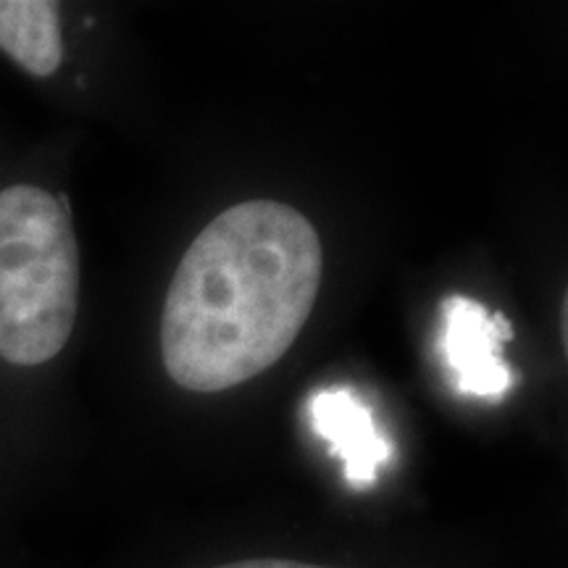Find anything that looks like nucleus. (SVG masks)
Instances as JSON below:
<instances>
[{
	"instance_id": "obj_1",
	"label": "nucleus",
	"mask_w": 568,
	"mask_h": 568,
	"mask_svg": "<svg viewBox=\"0 0 568 568\" xmlns=\"http://www.w3.org/2000/svg\"><path fill=\"white\" fill-rule=\"evenodd\" d=\"M316 226L280 201H245L193 240L169 284L161 358L190 393H222L272 368L314 311Z\"/></svg>"
},
{
	"instance_id": "obj_2",
	"label": "nucleus",
	"mask_w": 568,
	"mask_h": 568,
	"mask_svg": "<svg viewBox=\"0 0 568 568\" xmlns=\"http://www.w3.org/2000/svg\"><path fill=\"white\" fill-rule=\"evenodd\" d=\"M80 251L67 203L34 184L0 193V358L40 366L69 343Z\"/></svg>"
},
{
	"instance_id": "obj_3",
	"label": "nucleus",
	"mask_w": 568,
	"mask_h": 568,
	"mask_svg": "<svg viewBox=\"0 0 568 568\" xmlns=\"http://www.w3.org/2000/svg\"><path fill=\"white\" fill-rule=\"evenodd\" d=\"M443 314V351L456 376V389L460 395L500 400L514 387V374L503 361V345L514 337L508 318L460 295L447 297Z\"/></svg>"
},
{
	"instance_id": "obj_4",
	"label": "nucleus",
	"mask_w": 568,
	"mask_h": 568,
	"mask_svg": "<svg viewBox=\"0 0 568 568\" xmlns=\"http://www.w3.org/2000/svg\"><path fill=\"white\" fill-rule=\"evenodd\" d=\"M308 422L329 453L343 460L345 479L355 489H368L376 471L393 458V445L382 437L372 410L345 387L318 389L308 397Z\"/></svg>"
},
{
	"instance_id": "obj_5",
	"label": "nucleus",
	"mask_w": 568,
	"mask_h": 568,
	"mask_svg": "<svg viewBox=\"0 0 568 568\" xmlns=\"http://www.w3.org/2000/svg\"><path fill=\"white\" fill-rule=\"evenodd\" d=\"M0 51L32 77H48L63 61L59 3L0 0Z\"/></svg>"
},
{
	"instance_id": "obj_6",
	"label": "nucleus",
	"mask_w": 568,
	"mask_h": 568,
	"mask_svg": "<svg viewBox=\"0 0 568 568\" xmlns=\"http://www.w3.org/2000/svg\"><path fill=\"white\" fill-rule=\"evenodd\" d=\"M213 568H326V566L301 564V560H284V558H251V560H234V564L213 566Z\"/></svg>"
}]
</instances>
